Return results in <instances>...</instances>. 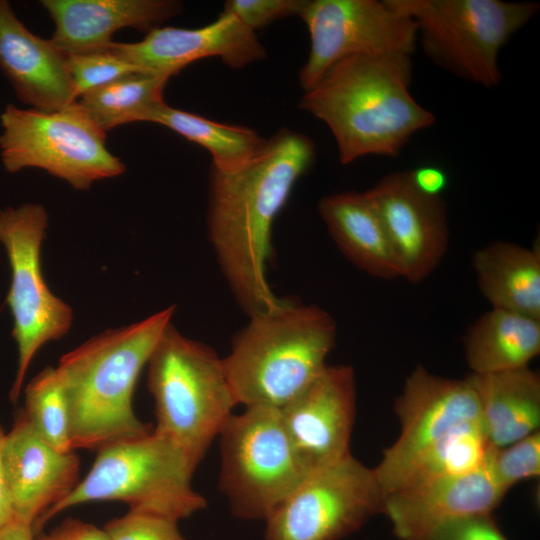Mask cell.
<instances>
[{
    "mask_svg": "<svg viewBox=\"0 0 540 540\" xmlns=\"http://www.w3.org/2000/svg\"><path fill=\"white\" fill-rule=\"evenodd\" d=\"M315 156L313 141L283 128L243 167L211 168L208 238L220 269L250 316L277 304L267 280L273 223Z\"/></svg>",
    "mask_w": 540,
    "mask_h": 540,
    "instance_id": "obj_1",
    "label": "cell"
},
{
    "mask_svg": "<svg viewBox=\"0 0 540 540\" xmlns=\"http://www.w3.org/2000/svg\"><path fill=\"white\" fill-rule=\"evenodd\" d=\"M411 55H359L338 61L306 90L300 108L330 129L339 160L396 157L435 115L410 91Z\"/></svg>",
    "mask_w": 540,
    "mask_h": 540,
    "instance_id": "obj_2",
    "label": "cell"
},
{
    "mask_svg": "<svg viewBox=\"0 0 540 540\" xmlns=\"http://www.w3.org/2000/svg\"><path fill=\"white\" fill-rule=\"evenodd\" d=\"M174 311L170 306L141 321L108 329L60 358L55 369L70 408L74 451H98L153 430L136 416L133 394Z\"/></svg>",
    "mask_w": 540,
    "mask_h": 540,
    "instance_id": "obj_3",
    "label": "cell"
},
{
    "mask_svg": "<svg viewBox=\"0 0 540 540\" xmlns=\"http://www.w3.org/2000/svg\"><path fill=\"white\" fill-rule=\"evenodd\" d=\"M337 326L317 305L280 299L250 315L223 358L238 404L280 409L327 366Z\"/></svg>",
    "mask_w": 540,
    "mask_h": 540,
    "instance_id": "obj_4",
    "label": "cell"
},
{
    "mask_svg": "<svg viewBox=\"0 0 540 540\" xmlns=\"http://www.w3.org/2000/svg\"><path fill=\"white\" fill-rule=\"evenodd\" d=\"M146 366L155 402L153 430L176 444L196 469L238 404L223 358L171 322Z\"/></svg>",
    "mask_w": 540,
    "mask_h": 540,
    "instance_id": "obj_5",
    "label": "cell"
},
{
    "mask_svg": "<svg viewBox=\"0 0 540 540\" xmlns=\"http://www.w3.org/2000/svg\"><path fill=\"white\" fill-rule=\"evenodd\" d=\"M195 470L176 444L154 430L109 444L97 451L85 478L41 517L35 531L63 510L93 501H120L129 511L178 522L206 506L191 484Z\"/></svg>",
    "mask_w": 540,
    "mask_h": 540,
    "instance_id": "obj_6",
    "label": "cell"
},
{
    "mask_svg": "<svg viewBox=\"0 0 540 540\" xmlns=\"http://www.w3.org/2000/svg\"><path fill=\"white\" fill-rule=\"evenodd\" d=\"M417 26V43L437 66L487 89L502 74L501 48L539 11L536 2L386 0Z\"/></svg>",
    "mask_w": 540,
    "mask_h": 540,
    "instance_id": "obj_7",
    "label": "cell"
},
{
    "mask_svg": "<svg viewBox=\"0 0 540 540\" xmlns=\"http://www.w3.org/2000/svg\"><path fill=\"white\" fill-rule=\"evenodd\" d=\"M0 124V157L9 173L41 168L74 189L87 190L125 172L124 163L106 147V132L77 102L50 112L8 104Z\"/></svg>",
    "mask_w": 540,
    "mask_h": 540,
    "instance_id": "obj_8",
    "label": "cell"
},
{
    "mask_svg": "<svg viewBox=\"0 0 540 540\" xmlns=\"http://www.w3.org/2000/svg\"><path fill=\"white\" fill-rule=\"evenodd\" d=\"M219 487L232 512L266 520L309 474L284 429L279 409L246 407L219 432Z\"/></svg>",
    "mask_w": 540,
    "mask_h": 540,
    "instance_id": "obj_9",
    "label": "cell"
},
{
    "mask_svg": "<svg viewBox=\"0 0 540 540\" xmlns=\"http://www.w3.org/2000/svg\"><path fill=\"white\" fill-rule=\"evenodd\" d=\"M48 226V214L41 204L25 203L0 210V242L11 269L6 303L14 326L12 336L18 350L10 400L20 396L31 361L40 348L65 336L73 322L68 303L53 294L41 269V246Z\"/></svg>",
    "mask_w": 540,
    "mask_h": 540,
    "instance_id": "obj_10",
    "label": "cell"
},
{
    "mask_svg": "<svg viewBox=\"0 0 540 540\" xmlns=\"http://www.w3.org/2000/svg\"><path fill=\"white\" fill-rule=\"evenodd\" d=\"M374 469L352 454L308 474L266 521L265 540H339L382 513Z\"/></svg>",
    "mask_w": 540,
    "mask_h": 540,
    "instance_id": "obj_11",
    "label": "cell"
},
{
    "mask_svg": "<svg viewBox=\"0 0 540 540\" xmlns=\"http://www.w3.org/2000/svg\"><path fill=\"white\" fill-rule=\"evenodd\" d=\"M299 17L310 37L309 56L299 73L304 91L342 59L412 55L417 46L414 20L386 0H307Z\"/></svg>",
    "mask_w": 540,
    "mask_h": 540,
    "instance_id": "obj_12",
    "label": "cell"
},
{
    "mask_svg": "<svg viewBox=\"0 0 540 540\" xmlns=\"http://www.w3.org/2000/svg\"><path fill=\"white\" fill-rule=\"evenodd\" d=\"M364 192L383 223L401 278L411 283L426 279L449 245L445 201L420 192L409 171L388 173Z\"/></svg>",
    "mask_w": 540,
    "mask_h": 540,
    "instance_id": "obj_13",
    "label": "cell"
},
{
    "mask_svg": "<svg viewBox=\"0 0 540 540\" xmlns=\"http://www.w3.org/2000/svg\"><path fill=\"white\" fill-rule=\"evenodd\" d=\"M356 380L349 365H327L279 409L291 445L310 474L350 455Z\"/></svg>",
    "mask_w": 540,
    "mask_h": 540,
    "instance_id": "obj_14",
    "label": "cell"
},
{
    "mask_svg": "<svg viewBox=\"0 0 540 540\" xmlns=\"http://www.w3.org/2000/svg\"><path fill=\"white\" fill-rule=\"evenodd\" d=\"M400 423L395 442L374 472L380 483L415 453L468 424H481L477 399L467 379H451L417 365L394 404Z\"/></svg>",
    "mask_w": 540,
    "mask_h": 540,
    "instance_id": "obj_15",
    "label": "cell"
},
{
    "mask_svg": "<svg viewBox=\"0 0 540 540\" xmlns=\"http://www.w3.org/2000/svg\"><path fill=\"white\" fill-rule=\"evenodd\" d=\"M109 47L142 71L169 78L203 58L219 57L240 69L267 56L255 31L226 11L203 27H158L139 42H111Z\"/></svg>",
    "mask_w": 540,
    "mask_h": 540,
    "instance_id": "obj_16",
    "label": "cell"
},
{
    "mask_svg": "<svg viewBox=\"0 0 540 540\" xmlns=\"http://www.w3.org/2000/svg\"><path fill=\"white\" fill-rule=\"evenodd\" d=\"M2 461L14 519L34 527L79 483L75 451L61 452L45 442L21 409L5 433Z\"/></svg>",
    "mask_w": 540,
    "mask_h": 540,
    "instance_id": "obj_17",
    "label": "cell"
},
{
    "mask_svg": "<svg viewBox=\"0 0 540 540\" xmlns=\"http://www.w3.org/2000/svg\"><path fill=\"white\" fill-rule=\"evenodd\" d=\"M505 495L487 460L472 472L384 495L382 513L400 540H411L447 520L491 514Z\"/></svg>",
    "mask_w": 540,
    "mask_h": 540,
    "instance_id": "obj_18",
    "label": "cell"
},
{
    "mask_svg": "<svg viewBox=\"0 0 540 540\" xmlns=\"http://www.w3.org/2000/svg\"><path fill=\"white\" fill-rule=\"evenodd\" d=\"M0 70L31 108L50 112L77 101L67 55L29 31L6 0H0Z\"/></svg>",
    "mask_w": 540,
    "mask_h": 540,
    "instance_id": "obj_19",
    "label": "cell"
},
{
    "mask_svg": "<svg viewBox=\"0 0 540 540\" xmlns=\"http://www.w3.org/2000/svg\"><path fill=\"white\" fill-rule=\"evenodd\" d=\"M55 30L50 41L64 54L108 46L123 28L149 33L181 11L174 0H43Z\"/></svg>",
    "mask_w": 540,
    "mask_h": 540,
    "instance_id": "obj_20",
    "label": "cell"
},
{
    "mask_svg": "<svg viewBox=\"0 0 540 540\" xmlns=\"http://www.w3.org/2000/svg\"><path fill=\"white\" fill-rule=\"evenodd\" d=\"M318 211L340 251L359 270L385 280L401 278L383 223L365 192L325 196Z\"/></svg>",
    "mask_w": 540,
    "mask_h": 540,
    "instance_id": "obj_21",
    "label": "cell"
},
{
    "mask_svg": "<svg viewBox=\"0 0 540 540\" xmlns=\"http://www.w3.org/2000/svg\"><path fill=\"white\" fill-rule=\"evenodd\" d=\"M483 431L494 448L507 446L540 426V376L529 366L470 374Z\"/></svg>",
    "mask_w": 540,
    "mask_h": 540,
    "instance_id": "obj_22",
    "label": "cell"
},
{
    "mask_svg": "<svg viewBox=\"0 0 540 540\" xmlns=\"http://www.w3.org/2000/svg\"><path fill=\"white\" fill-rule=\"evenodd\" d=\"M478 288L492 308L540 320V248L488 243L472 256Z\"/></svg>",
    "mask_w": 540,
    "mask_h": 540,
    "instance_id": "obj_23",
    "label": "cell"
},
{
    "mask_svg": "<svg viewBox=\"0 0 540 540\" xmlns=\"http://www.w3.org/2000/svg\"><path fill=\"white\" fill-rule=\"evenodd\" d=\"M463 345L472 374L527 367L540 353V320L491 307L468 328Z\"/></svg>",
    "mask_w": 540,
    "mask_h": 540,
    "instance_id": "obj_24",
    "label": "cell"
},
{
    "mask_svg": "<svg viewBox=\"0 0 540 540\" xmlns=\"http://www.w3.org/2000/svg\"><path fill=\"white\" fill-rule=\"evenodd\" d=\"M490 445L481 424L464 425L415 453L381 481L383 496L484 466Z\"/></svg>",
    "mask_w": 540,
    "mask_h": 540,
    "instance_id": "obj_25",
    "label": "cell"
},
{
    "mask_svg": "<svg viewBox=\"0 0 540 540\" xmlns=\"http://www.w3.org/2000/svg\"><path fill=\"white\" fill-rule=\"evenodd\" d=\"M147 122L166 126L207 149L212 156V168L221 172L235 171L246 165L266 140L250 128L219 123L166 103L153 111Z\"/></svg>",
    "mask_w": 540,
    "mask_h": 540,
    "instance_id": "obj_26",
    "label": "cell"
},
{
    "mask_svg": "<svg viewBox=\"0 0 540 540\" xmlns=\"http://www.w3.org/2000/svg\"><path fill=\"white\" fill-rule=\"evenodd\" d=\"M169 77L135 72L93 89L77 104L104 132L123 124L146 121L164 102L163 91Z\"/></svg>",
    "mask_w": 540,
    "mask_h": 540,
    "instance_id": "obj_27",
    "label": "cell"
},
{
    "mask_svg": "<svg viewBox=\"0 0 540 540\" xmlns=\"http://www.w3.org/2000/svg\"><path fill=\"white\" fill-rule=\"evenodd\" d=\"M22 410L50 446L61 452L74 451L70 408L55 367L48 366L31 379L25 388Z\"/></svg>",
    "mask_w": 540,
    "mask_h": 540,
    "instance_id": "obj_28",
    "label": "cell"
},
{
    "mask_svg": "<svg viewBox=\"0 0 540 540\" xmlns=\"http://www.w3.org/2000/svg\"><path fill=\"white\" fill-rule=\"evenodd\" d=\"M67 67L77 98L122 76L145 72L118 55L109 45L98 50L67 55Z\"/></svg>",
    "mask_w": 540,
    "mask_h": 540,
    "instance_id": "obj_29",
    "label": "cell"
},
{
    "mask_svg": "<svg viewBox=\"0 0 540 540\" xmlns=\"http://www.w3.org/2000/svg\"><path fill=\"white\" fill-rule=\"evenodd\" d=\"M488 466L507 493L517 483L540 475V430L501 448L492 447Z\"/></svg>",
    "mask_w": 540,
    "mask_h": 540,
    "instance_id": "obj_30",
    "label": "cell"
},
{
    "mask_svg": "<svg viewBox=\"0 0 540 540\" xmlns=\"http://www.w3.org/2000/svg\"><path fill=\"white\" fill-rule=\"evenodd\" d=\"M178 522L149 513L129 511L103 527L109 540H185Z\"/></svg>",
    "mask_w": 540,
    "mask_h": 540,
    "instance_id": "obj_31",
    "label": "cell"
},
{
    "mask_svg": "<svg viewBox=\"0 0 540 540\" xmlns=\"http://www.w3.org/2000/svg\"><path fill=\"white\" fill-rule=\"evenodd\" d=\"M307 0H228L223 11L232 13L255 31L290 16H299Z\"/></svg>",
    "mask_w": 540,
    "mask_h": 540,
    "instance_id": "obj_32",
    "label": "cell"
},
{
    "mask_svg": "<svg viewBox=\"0 0 540 540\" xmlns=\"http://www.w3.org/2000/svg\"><path fill=\"white\" fill-rule=\"evenodd\" d=\"M411 540H508L491 514L444 521Z\"/></svg>",
    "mask_w": 540,
    "mask_h": 540,
    "instance_id": "obj_33",
    "label": "cell"
},
{
    "mask_svg": "<svg viewBox=\"0 0 540 540\" xmlns=\"http://www.w3.org/2000/svg\"><path fill=\"white\" fill-rule=\"evenodd\" d=\"M37 540H109L103 528L75 518H68Z\"/></svg>",
    "mask_w": 540,
    "mask_h": 540,
    "instance_id": "obj_34",
    "label": "cell"
},
{
    "mask_svg": "<svg viewBox=\"0 0 540 540\" xmlns=\"http://www.w3.org/2000/svg\"><path fill=\"white\" fill-rule=\"evenodd\" d=\"M409 172L414 186L428 196L441 197L448 186V175L438 166L422 165Z\"/></svg>",
    "mask_w": 540,
    "mask_h": 540,
    "instance_id": "obj_35",
    "label": "cell"
},
{
    "mask_svg": "<svg viewBox=\"0 0 540 540\" xmlns=\"http://www.w3.org/2000/svg\"><path fill=\"white\" fill-rule=\"evenodd\" d=\"M4 436L5 432L0 426V528L14 519L12 499L2 461V446Z\"/></svg>",
    "mask_w": 540,
    "mask_h": 540,
    "instance_id": "obj_36",
    "label": "cell"
},
{
    "mask_svg": "<svg viewBox=\"0 0 540 540\" xmlns=\"http://www.w3.org/2000/svg\"><path fill=\"white\" fill-rule=\"evenodd\" d=\"M0 540H37V536L32 525L13 519L0 528Z\"/></svg>",
    "mask_w": 540,
    "mask_h": 540,
    "instance_id": "obj_37",
    "label": "cell"
}]
</instances>
